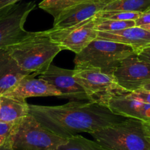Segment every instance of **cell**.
Listing matches in <instances>:
<instances>
[{
  "label": "cell",
  "instance_id": "obj_2",
  "mask_svg": "<svg viewBox=\"0 0 150 150\" xmlns=\"http://www.w3.org/2000/svg\"><path fill=\"white\" fill-rule=\"evenodd\" d=\"M7 49L23 70L36 75L46 71L62 51L47 30L30 32L23 39Z\"/></svg>",
  "mask_w": 150,
  "mask_h": 150
},
{
  "label": "cell",
  "instance_id": "obj_9",
  "mask_svg": "<svg viewBox=\"0 0 150 150\" xmlns=\"http://www.w3.org/2000/svg\"><path fill=\"white\" fill-rule=\"evenodd\" d=\"M38 76L54 86L61 94V99L89 101L85 89L74 78V69H63L51 64L46 71Z\"/></svg>",
  "mask_w": 150,
  "mask_h": 150
},
{
  "label": "cell",
  "instance_id": "obj_25",
  "mask_svg": "<svg viewBox=\"0 0 150 150\" xmlns=\"http://www.w3.org/2000/svg\"><path fill=\"white\" fill-rule=\"evenodd\" d=\"M135 21V26L137 27H142V26L150 24V8L146 12L142 13L141 16Z\"/></svg>",
  "mask_w": 150,
  "mask_h": 150
},
{
  "label": "cell",
  "instance_id": "obj_32",
  "mask_svg": "<svg viewBox=\"0 0 150 150\" xmlns=\"http://www.w3.org/2000/svg\"><path fill=\"white\" fill-rule=\"evenodd\" d=\"M100 150H108V149H104L103 147H102V146H101V149H100Z\"/></svg>",
  "mask_w": 150,
  "mask_h": 150
},
{
  "label": "cell",
  "instance_id": "obj_28",
  "mask_svg": "<svg viewBox=\"0 0 150 150\" xmlns=\"http://www.w3.org/2000/svg\"><path fill=\"white\" fill-rule=\"evenodd\" d=\"M144 127H145L146 134V137L148 138L149 141L150 143V122H144Z\"/></svg>",
  "mask_w": 150,
  "mask_h": 150
},
{
  "label": "cell",
  "instance_id": "obj_5",
  "mask_svg": "<svg viewBox=\"0 0 150 150\" xmlns=\"http://www.w3.org/2000/svg\"><path fill=\"white\" fill-rule=\"evenodd\" d=\"M8 140L14 150H56L67 138L47 129L30 113L16 123Z\"/></svg>",
  "mask_w": 150,
  "mask_h": 150
},
{
  "label": "cell",
  "instance_id": "obj_23",
  "mask_svg": "<svg viewBox=\"0 0 150 150\" xmlns=\"http://www.w3.org/2000/svg\"><path fill=\"white\" fill-rule=\"evenodd\" d=\"M15 125L16 123H8V122H0V137L8 138L10 134L12 132Z\"/></svg>",
  "mask_w": 150,
  "mask_h": 150
},
{
  "label": "cell",
  "instance_id": "obj_4",
  "mask_svg": "<svg viewBox=\"0 0 150 150\" xmlns=\"http://www.w3.org/2000/svg\"><path fill=\"white\" fill-rule=\"evenodd\" d=\"M136 54L130 46L96 38L84 50L76 54L75 66H91L99 69L102 73L113 76L122 60Z\"/></svg>",
  "mask_w": 150,
  "mask_h": 150
},
{
  "label": "cell",
  "instance_id": "obj_10",
  "mask_svg": "<svg viewBox=\"0 0 150 150\" xmlns=\"http://www.w3.org/2000/svg\"><path fill=\"white\" fill-rule=\"evenodd\" d=\"M113 77L121 87L130 93L150 81V63L140 60L137 54H133L122 60Z\"/></svg>",
  "mask_w": 150,
  "mask_h": 150
},
{
  "label": "cell",
  "instance_id": "obj_21",
  "mask_svg": "<svg viewBox=\"0 0 150 150\" xmlns=\"http://www.w3.org/2000/svg\"><path fill=\"white\" fill-rule=\"evenodd\" d=\"M142 13H131L119 11H101L95 17L101 19L116 20V21H135Z\"/></svg>",
  "mask_w": 150,
  "mask_h": 150
},
{
  "label": "cell",
  "instance_id": "obj_31",
  "mask_svg": "<svg viewBox=\"0 0 150 150\" xmlns=\"http://www.w3.org/2000/svg\"><path fill=\"white\" fill-rule=\"evenodd\" d=\"M141 27H143V28L146 29V30H149V31H150V24H149V25H145V26H142Z\"/></svg>",
  "mask_w": 150,
  "mask_h": 150
},
{
  "label": "cell",
  "instance_id": "obj_26",
  "mask_svg": "<svg viewBox=\"0 0 150 150\" xmlns=\"http://www.w3.org/2000/svg\"><path fill=\"white\" fill-rule=\"evenodd\" d=\"M137 56L140 60L150 63V46L144 48L137 53Z\"/></svg>",
  "mask_w": 150,
  "mask_h": 150
},
{
  "label": "cell",
  "instance_id": "obj_11",
  "mask_svg": "<svg viewBox=\"0 0 150 150\" xmlns=\"http://www.w3.org/2000/svg\"><path fill=\"white\" fill-rule=\"evenodd\" d=\"M114 0H88L66 10L54 19V28H67L96 16Z\"/></svg>",
  "mask_w": 150,
  "mask_h": 150
},
{
  "label": "cell",
  "instance_id": "obj_33",
  "mask_svg": "<svg viewBox=\"0 0 150 150\" xmlns=\"http://www.w3.org/2000/svg\"><path fill=\"white\" fill-rule=\"evenodd\" d=\"M21 1H23V0H18V2H21Z\"/></svg>",
  "mask_w": 150,
  "mask_h": 150
},
{
  "label": "cell",
  "instance_id": "obj_19",
  "mask_svg": "<svg viewBox=\"0 0 150 150\" xmlns=\"http://www.w3.org/2000/svg\"><path fill=\"white\" fill-rule=\"evenodd\" d=\"M100 145L96 141L77 135L67 138V141L59 146L56 150H100Z\"/></svg>",
  "mask_w": 150,
  "mask_h": 150
},
{
  "label": "cell",
  "instance_id": "obj_30",
  "mask_svg": "<svg viewBox=\"0 0 150 150\" xmlns=\"http://www.w3.org/2000/svg\"><path fill=\"white\" fill-rule=\"evenodd\" d=\"M7 138H5V137H0V147L2 146L5 144Z\"/></svg>",
  "mask_w": 150,
  "mask_h": 150
},
{
  "label": "cell",
  "instance_id": "obj_1",
  "mask_svg": "<svg viewBox=\"0 0 150 150\" xmlns=\"http://www.w3.org/2000/svg\"><path fill=\"white\" fill-rule=\"evenodd\" d=\"M30 113L42 126L64 138L79 132L91 134L127 118L116 114L108 107L89 101H70L58 106L30 105Z\"/></svg>",
  "mask_w": 150,
  "mask_h": 150
},
{
  "label": "cell",
  "instance_id": "obj_6",
  "mask_svg": "<svg viewBox=\"0 0 150 150\" xmlns=\"http://www.w3.org/2000/svg\"><path fill=\"white\" fill-rule=\"evenodd\" d=\"M74 72V78L87 93L89 102L108 107L110 99L129 93L116 83L113 76L102 73L96 68L75 66Z\"/></svg>",
  "mask_w": 150,
  "mask_h": 150
},
{
  "label": "cell",
  "instance_id": "obj_3",
  "mask_svg": "<svg viewBox=\"0 0 150 150\" xmlns=\"http://www.w3.org/2000/svg\"><path fill=\"white\" fill-rule=\"evenodd\" d=\"M98 144L108 150H150L144 122L127 118L123 122L91 133Z\"/></svg>",
  "mask_w": 150,
  "mask_h": 150
},
{
  "label": "cell",
  "instance_id": "obj_16",
  "mask_svg": "<svg viewBox=\"0 0 150 150\" xmlns=\"http://www.w3.org/2000/svg\"><path fill=\"white\" fill-rule=\"evenodd\" d=\"M30 114L26 100L0 96V122L16 123Z\"/></svg>",
  "mask_w": 150,
  "mask_h": 150
},
{
  "label": "cell",
  "instance_id": "obj_8",
  "mask_svg": "<svg viewBox=\"0 0 150 150\" xmlns=\"http://www.w3.org/2000/svg\"><path fill=\"white\" fill-rule=\"evenodd\" d=\"M35 7V2L17 3L0 16V50L16 44L30 33L24 24Z\"/></svg>",
  "mask_w": 150,
  "mask_h": 150
},
{
  "label": "cell",
  "instance_id": "obj_29",
  "mask_svg": "<svg viewBox=\"0 0 150 150\" xmlns=\"http://www.w3.org/2000/svg\"><path fill=\"white\" fill-rule=\"evenodd\" d=\"M141 88L144 89V90H146V91H150V81L147 82V83H146L145 84L143 85V86H141Z\"/></svg>",
  "mask_w": 150,
  "mask_h": 150
},
{
  "label": "cell",
  "instance_id": "obj_14",
  "mask_svg": "<svg viewBox=\"0 0 150 150\" xmlns=\"http://www.w3.org/2000/svg\"><path fill=\"white\" fill-rule=\"evenodd\" d=\"M29 74L18 66L8 49L0 50V96L10 91Z\"/></svg>",
  "mask_w": 150,
  "mask_h": 150
},
{
  "label": "cell",
  "instance_id": "obj_7",
  "mask_svg": "<svg viewBox=\"0 0 150 150\" xmlns=\"http://www.w3.org/2000/svg\"><path fill=\"white\" fill-rule=\"evenodd\" d=\"M47 32L62 50H70L76 54L83 51L98 36L94 17L67 28L52 27Z\"/></svg>",
  "mask_w": 150,
  "mask_h": 150
},
{
  "label": "cell",
  "instance_id": "obj_20",
  "mask_svg": "<svg viewBox=\"0 0 150 150\" xmlns=\"http://www.w3.org/2000/svg\"><path fill=\"white\" fill-rule=\"evenodd\" d=\"M96 22V30L98 32H111L125 30L135 27V21H116L97 18L94 16Z\"/></svg>",
  "mask_w": 150,
  "mask_h": 150
},
{
  "label": "cell",
  "instance_id": "obj_18",
  "mask_svg": "<svg viewBox=\"0 0 150 150\" xmlns=\"http://www.w3.org/2000/svg\"><path fill=\"white\" fill-rule=\"evenodd\" d=\"M88 0H43L39 8L57 18L61 13Z\"/></svg>",
  "mask_w": 150,
  "mask_h": 150
},
{
  "label": "cell",
  "instance_id": "obj_27",
  "mask_svg": "<svg viewBox=\"0 0 150 150\" xmlns=\"http://www.w3.org/2000/svg\"><path fill=\"white\" fill-rule=\"evenodd\" d=\"M0 150H14V149H13L11 143L9 142V141H8V138H7L5 144H4L2 146L0 147Z\"/></svg>",
  "mask_w": 150,
  "mask_h": 150
},
{
  "label": "cell",
  "instance_id": "obj_13",
  "mask_svg": "<svg viewBox=\"0 0 150 150\" xmlns=\"http://www.w3.org/2000/svg\"><path fill=\"white\" fill-rule=\"evenodd\" d=\"M97 38L130 46L136 54L145 47L150 46V31L137 26L118 31L98 32Z\"/></svg>",
  "mask_w": 150,
  "mask_h": 150
},
{
  "label": "cell",
  "instance_id": "obj_17",
  "mask_svg": "<svg viewBox=\"0 0 150 150\" xmlns=\"http://www.w3.org/2000/svg\"><path fill=\"white\" fill-rule=\"evenodd\" d=\"M150 8V0H114L102 11L144 13Z\"/></svg>",
  "mask_w": 150,
  "mask_h": 150
},
{
  "label": "cell",
  "instance_id": "obj_24",
  "mask_svg": "<svg viewBox=\"0 0 150 150\" xmlns=\"http://www.w3.org/2000/svg\"><path fill=\"white\" fill-rule=\"evenodd\" d=\"M18 3V0H0V16Z\"/></svg>",
  "mask_w": 150,
  "mask_h": 150
},
{
  "label": "cell",
  "instance_id": "obj_15",
  "mask_svg": "<svg viewBox=\"0 0 150 150\" xmlns=\"http://www.w3.org/2000/svg\"><path fill=\"white\" fill-rule=\"evenodd\" d=\"M108 107L116 114L144 122H150V104L129 99L126 95L110 99Z\"/></svg>",
  "mask_w": 150,
  "mask_h": 150
},
{
  "label": "cell",
  "instance_id": "obj_12",
  "mask_svg": "<svg viewBox=\"0 0 150 150\" xmlns=\"http://www.w3.org/2000/svg\"><path fill=\"white\" fill-rule=\"evenodd\" d=\"M36 74H30L22 79L13 88L3 96L26 100L36 96H60V93L51 84L41 78H35Z\"/></svg>",
  "mask_w": 150,
  "mask_h": 150
},
{
  "label": "cell",
  "instance_id": "obj_22",
  "mask_svg": "<svg viewBox=\"0 0 150 150\" xmlns=\"http://www.w3.org/2000/svg\"><path fill=\"white\" fill-rule=\"evenodd\" d=\"M126 96L129 99H135V100L139 101V102H144V103L150 104V91H146L144 89H138L134 91L130 92Z\"/></svg>",
  "mask_w": 150,
  "mask_h": 150
}]
</instances>
